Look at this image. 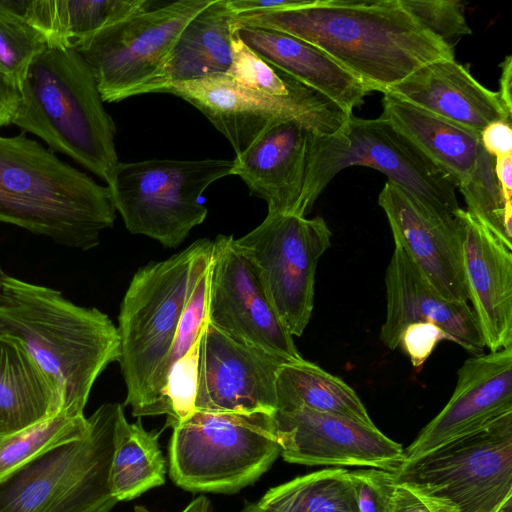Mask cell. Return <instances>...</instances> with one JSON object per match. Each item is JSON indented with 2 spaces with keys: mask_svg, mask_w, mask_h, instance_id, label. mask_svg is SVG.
Returning a JSON list of instances; mask_svg holds the SVG:
<instances>
[{
  "mask_svg": "<svg viewBox=\"0 0 512 512\" xmlns=\"http://www.w3.org/2000/svg\"><path fill=\"white\" fill-rule=\"evenodd\" d=\"M234 16L227 0H212L183 28L161 72L140 90L139 95L156 93L169 83L226 74L232 62Z\"/></svg>",
  "mask_w": 512,
  "mask_h": 512,
  "instance_id": "obj_25",
  "label": "cell"
},
{
  "mask_svg": "<svg viewBox=\"0 0 512 512\" xmlns=\"http://www.w3.org/2000/svg\"><path fill=\"white\" fill-rule=\"evenodd\" d=\"M213 241L199 239L133 276L118 317V363L127 388L124 406L134 417L170 416L167 362L181 315L210 265Z\"/></svg>",
  "mask_w": 512,
  "mask_h": 512,
  "instance_id": "obj_4",
  "label": "cell"
},
{
  "mask_svg": "<svg viewBox=\"0 0 512 512\" xmlns=\"http://www.w3.org/2000/svg\"><path fill=\"white\" fill-rule=\"evenodd\" d=\"M20 102L18 86L0 71V127L13 124Z\"/></svg>",
  "mask_w": 512,
  "mask_h": 512,
  "instance_id": "obj_40",
  "label": "cell"
},
{
  "mask_svg": "<svg viewBox=\"0 0 512 512\" xmlns=\"http://www.w3.org/2000/svg\"><path fill=\"white\" fill-rule=\"evenodd\" d=\"M231 54L232 62L226 75L243 86L272 96L325 97L261 58L240 39L235 29L231 37Z\"/></svg>",
  "mask_w": 512,
  "mask_h": 512,
  "instance_id": "obj_32",
  "label": "cell"
},
{
  "mask_svg": "<svg viewBox=\"0 0 512 512\" xmlns=\"http://www.w3.org/2000/svg\"><path fill=\"white\" fill-rule=\"evenodd\" d=\"M286 364L206 322L200 339L195 410L274 413L276 379Z\"/></svg>",
  "mask_w": 512,
  "mask_h": 512,
  "instance_id": "obj_17",
  "label": "cell"
},
{
  "mask_svg": "<svg viewBox=\"0 0 512 512\" xmlns=\"http://www.w3.org/2000/svg\"><path fill=\"white\" fill-rule=\"evenodd\" d=\"M349 470L334 467L270 488L258 502L280 512H358Z\"/></svg>",
  "mask_w": 512,
  "mask_h": 512,
  "instance_id": "obj_30",
  "label": "cell"
},
{
  "mask_svg": "<svg viewBox=\"0 0 512 512\" xmlns=\"http://www.w3.org/2000/svg\"><path fill=\"white\" fill-rule=\"evenodd\" d=\"M310 0H227L228 7L235 14L273 12L306 5Z\"/></svg>",
  "mask_w": 512,
  "mask_h": 512,
  "instance_id": "obj_39",
  "label": "cell"
},
{
  "mask_svg": "<svg viewBox=\"0 0 512 512\" xmlns=\"http://www.w3.org/2000/svg\"><path fill=\"white\" fill-rule=\"evenodd\" d=\"M468 300L490 352L512 346V250L467 210L454 214Z\"/></svg>",
  "mask_w": 512,
  "mask_h": 512,
  "instance_id": "obj_21",
  "label": "cell"
},
{
  "mask_svg": "<svg viewBox=\"0 0 512 512\" xmlns=\"http://www.w3.org/2000/svg\"><path fill=\"white\" fill-rule=\"evenodd\" d=\"M273 414L195 410L171 426L170 478L190 492L232 494L254 483L281 455Z\"/></svg>",
  "mask_w": 512,
  "mask_h": 512,
  "instance_id": "obj_8",
  "label": "cell"
},
{
  "mask_svg": "<svg viewBox=\"0 0 512 512\" xmlns=\"http://www.w3.org/2000/svg\"><path fill=\"white\" fill-rule=\"evenodd\" d=\"M166 461L158 433L144 429L141 420L120 429L110 468V489L118 502L141 496L165 483Z\"/></svg>",
  "mask_w": 512,
  "mask_h": 512,
  "instance_id": "obj_29",
  "label": "cell"
},
{
  "mask_svg": "<svg viewBox=\"0 0 512 512\" xmlns=\"http://www.w3.org/2000/svg\"><path fill=\"white\" fill-rule=\"evenodd\" d=\"M0 334L18 340L56 384L61 410L81 416L105 368L119 360L117 327L107 314L61 292L1 275Z\"/></svg>",
  "mask_w": 512,
  "mask_h": 512,
  "instance_id": "obj_2",
  "label": "cell"
},
{
  "mask_svg": "<svg viewBox=\"0 0 512 512\" xmlns=\"http://www.w3.org/2000/svg\"><path fill=\"white\" fill-rule=\"evenodd\" d=\"M147 0H20L21 17L48 46L76 48L97 31L151 5Z\"/></svg>",
  "mask_w": 512,
  "mask_h": 512,
  "instance_id": "obj_27",
  "label": "cell"
},
{
  "mask_svg": "<svg viewBox=\"0 0 512 512\" xmlns=\"http://www.w3.org/2000/svg\"><path fill=\"white\" fill-rule=\"evenodd\" d=\"M207 321L284 363L303 360L250 260L232 235L213 241Z\"/></svg>",
  "mask_w": 512,
  "mask_h": 512,
  "instance_id": "obj_15",
  "label": "cell"
},
{
  "mask_svg": "<svg viewBox=\"0 0 512 512\" xmlns=\"http://www.w3.org/2000/svg\"><path fill=\"white\" fill-rule=\"evenodd\" d=\"M378 204L401 248L445 298L467 302L463 248L455 217L441 218L387 181Z\"/></svg>",
  "mask_w": 512,
  "mask_h": 512,
  "instance_id": "obj_19",
  "label": "cell"
},
{
  "mask_svg": "<svg viewBox=\"0 0 512 512\" xmlns=\"http://www.w3.org/2000/svg\"><path fill=\"white\" fill-rule=\"evenodd\" d=\"M386 93L478 133L494 121L511 122L497 92L484 87L455 58L420 66Z\"/></svg>",
  "mask_w": 512,
  "mask_h": 512,
  "instance_id": "obj_22",
  "label": "cell"
},
{
  "mask_svg": "<svg viewBox=\"0 0 512 512\" xmlns=\"http://www.w3.org/2000/svg\"><path fill=\"white\" fill-rule=\"evenodd\" d=\"M494 173L504 205H512V155L494 158Z\"/></svg>",
  "mask_w": 512,
  "mask_h": 512,
  "instance_id": "obj_42",
  "label": "cell"
},
{
  "mask_svg": "<svg viewBox=\"0 0 512 512\" xmlns=\"http://www.w3.org/2000/svg\"><path fill=\"white\" fill-rule=\"evenodd\" d=\"M233 166L226 159L119 162L108 187L130 233L175 248L204 222L208 211L203 192L232 175Z\"/></svg>",
  "mask_w": 512,
  "mask_h": 512,
  "instance_id": "obj_10",
  "label": "cell"
},
{
  "mask_svg": "<svg viewBox=\"0 0 512 512\" xmlns=\"http://www.w3.org/2000/svg\"><path fill=\"white\" fill-rule=\"evenodd\" d=\"M0 274H3L1 268H0Z\"/></svg>",
  "mask_w": 512,
  "mask_h": 512,
  "instance_id": "obj_46",
  "label": "cell"
},
{
  "mask_svg": "<svg viewBox=\"0 0 512 512\" xmlns=\"http://www.w3.org/2000/svg\"><path fill=\"white\" fill-rule=\"evenodd\" d=\"M508 412H512V346L475 354L458 370L450 400L404 450L405 461L478 430Z\"/></svg>",
  "mask_w": 512,
  "mask_h": 512,
  "instance_id": "obj_18",
  "label": "cell"
},
{
  "mask_svg": "<svg viewBox=\"0 0 512 512\" xmlns=\"http://www.w3.org/2000/svg\"><path fill=\"white\" fill-rule=\"evenodd\" d=\"M61 407L51 378L18 340L0 334V437L52 417Z\"/></svg>",
  "mask_w": 512,
  "mask_h": 512,
  "instance_id": "obj_26",
  "label": "cell"
},
{
  "mask_svg": "<svg viewBox=\"0 0 512 512\" xmlns=\"http://www.w3.org/2000/svg\"><path fill=\"white\" fill-rule=\"evenodd\" d=\"M241 512H280L260 505L258 502L247 503Z\"/></svg>",
  "mask_w": 512,
  "mask_h": 512,
  "instance_id": "obj_45",
  "label": "cell"
},
{
  "mask_svg": "<svg viewBox=\"0 0 512 512\" xmlns=\"http://www.w3.org/2000/svg\"><path fill=\"white\" fill-rule=\"evenodd\" d=\"M358 512H390L396 487L394 472L367 468L349 470Z\"/></svg>",
  "mask_w": 512,
  "mask_h": 512,
  "instance_id": "obj_36",
  "label": "cell"
},
{
  "mask_svg": "<svg viewBox=\"0 0 512 512\" xmlns=\"http://www.w3.org/2000/svg\"><path fill=\"white\" fill-rule=\"evenodd\" d=\"M433 512H512V412L394 472Z\"/></svg>",
  "mask_w": 512,
  "mask_h": 512,
  "instance_id": "obj_9",
  "label": "cell"
},
{
  "mask_svg": "<svg viewBox=\"0 0 512 512\" xmlns=\"http://www.w3.org/2000/svg\"><path fill=\"white\" fill-rule=\"evenodd\" d=\"M212 0H179L149 7L83 40L75 48L90 67L101 98L139 95L158 76L177 37Z\"/></svg>",
  "mask_w": 512,
  "mask_h": 512,
  "instance_id": "obj_12",
  "label": "cell"
},
{
  "mask_svg": "<svg viewBox=\"0 0 512 512\" xmlns=\"http://www.w3.org/2000/svg\"><path fill=\"white\" fill-rule=\"evenodd\" d=\"M277 30L326 53L369 90L383 94L420 66L454 59L453 46L424 27L401 0H310L273 12L235 15L233 28Z\"/></svg>",
  "mask_w": 512,
  "mask_h": 512,
  "instance_id": "obj_1",
  "label": "cell"
},
{
  "mask_svg": "<svg viewBox=\"0 0 512 512\" xmlns=\"http://www.w3.org/2000/svg\"><path fill=\"white\" fill-rule=\"evenodd\" d=\"M403 6L433 35L450 44V40L471 35L464 3L459 0H401Z\"/></svg>",
  "mask_w": 512,
  "mask_h": 512,
  "instance_id": "obj_35",
  "label": "cell"
},
{
  "mask_svg": "<svg viewBox=\"0 0 512 512\" xmlns=\"http://www.w3.org/2000/svg\"><path fill=\"white\" fill-rule=\"evenodd\" d=\"M390 512H433L429 505L408 487L396 483Z\"/></svg>",
  "mask_w": 512,
  "mask_h": 512,
  "instance_id": "obj_41",
  "label": "cell"
},
{
  "mask_svg": "<svg viewBox=\"0 0 512 512\" xmlns=\"http://www.w3.org/2000/svg\"><path fill=\"white\" fill-rule=\"evenodd\" d=\"M135 512H150L144 507H135ZM181 512H212L210 500L205 496H199L192 500Z\"/></svg>",
  "mask_w": 512,
  "mask_h": 512,
  "instance_id": "obj_44",
  "label": "cell"
},
{
  "mask_svg": "<svg viewBox=\"0 0 512 512\" xmlns=\"http://www.w3.org/2000/svg\"><path fill=\"white\" fill-rule=\"evenodd\" d=\"M276 397L280 411L308 409L376 426L351 386L305 359L280 367Z\"/></svg>",
  "mask_w": 512,
  "mask_h": 512,
  "instance_id": "obj_28",
  "label": "cell"
},
{
  "mask_svg": "<svg viewBox=\"0 0 512 512\" xmlns=\"http://www.w3.org/2000/svg\"><path fill=\"white\" fill-rule=\"evenodd\" d=\"M366 166L379 170L431 213L454 217L460 209L456 186L426 161L381 117L351 114L331 135L310 133L303 191L297 216L305 217L315 201L343 169Z\"/></svg>",
  "mask_w": 512,
  "mask_h": 512,
  "instance_id": "obj_7",
  "label": "cell"
},
{
  "mask_svg": "<svg viewBox=\"0 0 512 512\" xmlns=\"http://www.w3.org/2000/svg\"><path fill=\"white\" fill-rule=\"evenodd\" d=\"M386 319L380 339L389 349L399 347L403 330L412 323L431 322L467 351L480 354L485 342L467 302L449 300L432 285L411 258L395 247L385 273Z\"/></svg>",
  "mask_w": 512,
  "mask_h": 512,
  "instance_id": "obj_20",
  "label": "cell"
},
{
  "mask_svg": "<svg viewBox=\"0 0 512 512\" xmlns=\"http://www.w3.org/2000/svg\"><path fill=\"white\" fill-rule=\"evenodd\" d=\"M273 417L286 462L396 472L405 461L402 445L376 426L308 409L276 410Z\"/></svg>",
  "mask_w": 512,
  "mask_h": 512,
  "instance_id": "obj_16",
  "label": "cell"
},
{
  "mask_svg": "<svg viewBox=\"0 0 512 512\" xmlns=\"http://www.w3.org/2000/svg\"><path fill=\"white\" fill-rule=\"evenodd\" d=\"M46 45L43 36L20 16L17 0H0V71L18 88Z\"/></svg>",
  "mask_w": 512,
  "mask_h": 512,
  "instance_id": "obj_33",
  "label": "cell"
},
{
  "mask_svg": "<svg viewBox=\"0 0 512 512\" xmlns=\"http://www.w3.org/2000/svg\"><path fill=\"white\" fill-rule=\"evenodd\" d=\"M13 124L42 139L109 186L119 164L116 126L103 106L93 73L75 48L48 46L20 87Z\"/></svg>",
  "mask_w": 512,
  "mask_h": 512,
  "instance_id": "obj_5",
  "label": "cell"
},
{
  "mask_svg": "<svg viewBox=\"0 0 512 512\" xmlns=\"http://www.w3.org/2000/svg\"><path fill=\"white\" fill-rule=\"evenodd\" d=\"M501 75L499 79L498 97L508 114L512 115V57L507 56L500 64Z\"/></svg>",
  "mask_w": 512,
  "mask_h": 512,
  "instance_id": "obj_43",
  "label": "cell"
},
{
  "mask_svg": "<svg viewBox=\"0 0 512 512\" xmlns=\"http://www.w3.org/2000/svg\"><path fill=\"white\" fill-rule=\"evenodd\" d=\"M310 133L295 121L279 122L233 159L232 175L267 203L268 215H297Z\"/></svg>",
  "mask_w": 512,
  "mask_h": 512,
  "instance_id": "obj_23",
  "label": "cell"
},
{
  "mask_svg": "<svg viewBox=\"0 0 512 512\" xmlns=\"http://www.w3.org/2000/svg\"><path fill=\"white\" fill-rule=\"evenodd\" d=\"M481 143L493 158L512 155L511 122L494 121L480 133Z\"/></svg>",
  "mask_w": 512,
  "mask_h": 512,
  "instance_id": "obj_38",
  "label": "cell"
},
{
  "mask_svg": "<svg viewBox=\"0 0 512 512\" xmlns=\"http://www.w3.org/2000/svg\"><path fill=\"white\" fill-rule=\"evenodd\" d=\"M115 218L108 186L24 133L0 136V222L86 251Z\"/></svg>",
  "mask_w": 512,
  "mask_h": 512,
  "instance_id": "obj_3",
  "label": "cell"
},
{
  "mask_svg": "<svg viewBox=\"0 0 512 512\" xmlns=\"http://www.w3.org/2000/svg\"><path fill=\"white\" fill-rule=\"evenodd\" d=\"M331 236L322 217L267 214L260 225L235 239L292 336H301L311 319L317 264Z\"/></svg>",
  "mask_w": 512,
  "mask_h": 512,
  "instance_id": "obj_13",
  "label": "cell"
},
{
  "mask_svg": "<svg viewBox=\"0 0 512 512\" xmlns=\"http://www.w3.org/2000/svg\"><path fill=\"white\" fill-rule=\"evenodd\" d=\"M85 436L59 445L0 481V512H109L118 501L110 468L123 406L105 403L87 418Z\"/></svg>",
  "mask_w": 512,
  "mask_h": 512,
  "instance_id": "obj_6",
  "label": "cell"
},
{
  "mask_svg": "<svg viewBox=\"0 0 512 512\" xmlns=\"http://www.w3.org/2000/svg\"><path fill=\"white\" fill-rule=\"evenodd\" d=\"M233 29L261 58L324 95L348 114L361 106L370 93L361 81L326 53L297 37L260 27Z\"/></svg>",
  "mask_w": 512,
  "mask_h": 512,
  "instance_id": "obj_24",
  "label": "cell"
},
{
  "mask_svg": "<svg viewBox=\"0 0 512 512\" xmlns=\"http://www.w3.org/2000/svg\"><path fill=\"white\" fill-rule=\"evenodd\" d=\"M200 339L201 336L189 351L173 365L169 372L166 397L170 407V416L167 417V426L174 425L195 411Z\"/></svg>",
  "mask_w": 512,
  "mask_h": 512,
  "instance_id": "obj_34",
  "label": "cell"
},
{
  "mask_svg": "<svg viewBox=\"0 0 512 512\" xmlns=\"http://www.w3.org/2000/svg\"><path fill=\"white\" fill-rule=\"evenodd\" d=\"M442 340H449V337L439 326L431 322H417L403 330L399 346L409 357L413 367L419 368Z\"/></svg>",
  "mask_w": 512,
  "mask_h": 512,
  "instance_id": "obj_37",
  "label": "cell"
},
{
  "mask_svg": "<svg viewBox=\"0 0 512 512\" xmlns=\"http://www.w3.org/2000/svg\"><path fill=\"white\" fill-rule=\"evenodd\" d=\"M426 161L462 193L467 211L512 250V205L505 206L494 173V158L480 133L384 93L382 114Z\"/></svg>",
  "mask_w": 512,
  "mask_h": 512,
  "instance_id": "obj_11",
  "label": "cell"
},
{
  "mask_svg": "<svg viewBox=\"0 0 512 512\" xmlns=\"http://www.w3.org/2000/svg\"><path fill=\"white\" fill-rule=\"evenodd\" d=\"M88 419L61 410L56 415L15 433L0 437V481L42 455L87 433Z\"/></svg>",
  "mask_w": 512,
  "mask_h": 512,
  "instance_id": "obj_31",
  "label": "cell"
},
{
  "mask_svg": "<svg viewBox=\"0 0 512 512\" xmlns=\"http://www.w3.org/2000/svg\"><path fill=\"white\" fill-rule=\"evenodd\" d=\"M156 93L175 95L197 108L226 137L236 156L279 122L295 121L325 136L337 132L351 115L326 97L272 96L243 86L226 74L169 83Z\"/></svg>",
  "mask_w": 512,
  "mask_h": 512,
  "instance_id": "obj_14",
  "label": "cell"
}]
</instances>
